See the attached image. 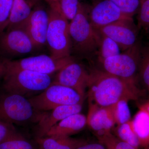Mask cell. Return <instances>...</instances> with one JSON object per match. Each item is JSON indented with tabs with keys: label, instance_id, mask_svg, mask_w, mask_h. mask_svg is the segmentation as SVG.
<instances>
[{
	"label": "cell",
	"instance_id": "1",
	"mask_svg": "<svg viewBox=\"0 0 149 149\" xmlns=\"http://www.w3.org/2000/svg\"><path fill=\"white\" fill-rule=\"evenodd\" d=\"M87 90L89 103L105 107L121 100H137L140 93L136 84L97 68L90 70Z\"/></svg>",
	"mask_w": 149,
	"mask_h": 149
},
{
	"label": "cell",
	"instance_id": "2",
	"mask_svg": "<svg viewBox=\"0 0 149 149\" xmlns=\"http://www.w3.org/2000/svg\"><path fill=\"white\" fill-rule=\"evenodd\" d=\"M89 8L80 3L77 14L69 23L71 54L92 60L96 57L100 41V34L91 24Z\"/></svg>",
	"mask_w": 149,
	"mask_h": 149
},
{
	"label": "cell",
	"instance_id": "3",
	"mask_svg": "<svg viewBox=\"0 0 149 149\" xmlns=\"http://www.w3.org/2000/svg\"><path fill=\"white\" fill-rule=\"evenodd\" d=\"M2 77V87L5 93L17 94L26 97L40 94L53 83L50 75L26 70L3 69Z\"/></svg>",
	"mask_w": 149,
	"mask_h": 149
},
{
	"label": "cell",
	"instance_id": "4",
	"mask_svg": "<svg viewBox=\"0 0 149 149\" xmlns=\"http://www.w3.org/2000/svg\"><path fill=\"white\" fill-rule=\"evenodd\" d=\"M50 4L47 43L51 56L56 59L70 56L71 45L68 20L62 13L58 2Z\"/></svg>",
	"mask_w": 149,
	"mask_h": 149
},
{
	"label": "cell",
	"instance_id": "5",
	"mask_svg": "<svg viewBox=\"0 0 149 149\" xmlns=\"http://www.w3.org/2000/svg\"><path fill=\"white\" fill-rule=\"evenodd\" d=\"M45 113L35 109L24 96L7 93L0 95V121L26 125L39 122Z\"/></svg>",
	"mask_w": 149,
	"mask_h": 149
},
{
	"label": "cell",
	"instance_id": "6",
	"mask_svg": "<svg viewBox=\"0 0 149 149\" xmlns=\"http://www.w3.org/2000/svg\"><path fill=\"white\" fill-rule=\"evenodd\" d=\"M84 97L72 88L52 84L42 93L28 99L36 110L45 112L61 106L82 104Z\"/></svg>",
	"mask_w": 149,
	"mask_h": 149
},
{
	"label": "cell",
	"instance_id": "7",
	"mask_svg": "<svg viewBox=\"0 0 149 149\" xmlns=\"http://www.w3.org/2000/svg\"><path fill=\"white\" fill-rule=\"evenodd\" d=\"M141 48L139 43L116 55L106 59L100 64L101 69L116 77L136 84L139 71Z\"/></svg>",
	"mask_w": 149,
	"mask_h": 149
},
{
	"label": "cell",
	"instance_id": "8",
	"mask_svg": "<svg viewBox=\"0 0 149 149\" xmlns=\"http://www.w3.org/2000/svg\"><path fill=\"white\" fill-rule=\"evenodd\" d=\"M74 61L72 56L56 59L47 55L29 57L17 60L5 59L3 61L4 69H23L50 75Z\"/></svg>",
	"mask_w": 149,
	"mask_h": 149
},
{
	"label": "cell",
	"instance_id": "9",
	"mask_svg": "<svg viewBox=\"0 0 149 149\" xmlns=\"http://www.w3.org/2000/svg\"><path fill=\"white\" fill-rule=\"evenodd\" d=\"M96 29L114 41L123 52L139 43V29L133 19L120 20Z\"/></svg>",
	"mask_w": 149,
	"mask_h": 149
},
{
	"label": "cell",
	"instance_id": "10",
	"mask_svg": "<svg viewBox=\"0 0 149 149\" xmlns=\"http://www.w3.org/2000/svg\"><path fill=\"white\" fill-rule=\"evenodd\" d=\"M37 47L26 31L22 28L0 33V53L8 56L24 55Z\"/></svg>",
	"mask_w": 149,
	"mask_h": 149
},
{
	"label": "cell",
	"instance_id": "11",
	"mask_svg": "<svg viewBox=\"0 0 149 149\" xmlns=\"http://www.w3.org/2000/svg\"><path fill=\"white\" fill-rule=\"evenodd\" d=\"M90 70L83 64L74 61L68 63L58 71L53 84L72 88L83 97L87 90Z\"/></svg>",
	"mask_w": 149,
	"mask_h": 149
},
{
	"label": "cell",
	"instance_id": "12",
	"mask_svg": "<svg viewBox=\"0 0 149 149\" xmlns=\"http://www.w3.org/2000/svg\"><path fill=\"white\" fill-rule=\"evenodd\" d=\"M89 17L91 24L96 29L120 20L133 19L123 13L109 0H97L89 8Z\"/></svg>",
	"mask_w": 149,
	"mask_h": 149
},
{
	"label": "cell",
	"instance_id": "13",
	"mask_svg": "<svg viewBox=\"0 0 149 149\" xmlns=\"http://www.w3.org/2000/svg\"><path fill=\"white\" fill-rule=\"evenodd\" d=\"M49 23V12L38 7L32 10L30 16L20 28L26 31L36 47H39L47 43Z\"/></svg>",
	"mask_w": 149,
	"mask_h": 149
},
{
	"label": "cell",
	"instance_id": "14",
	"mask_svg": "<svg viewBox=\"0 0 149 149\" xmlns=\"http://www.w3.org/2000/svg\"><path fill=\"white\" fill-rule=\"evenodd\" d=\"M89 104L87 125L95 133L96 136L111 132L116 123L110 107Z\"/></svg>",
	"mask_w": 149,
	"mask_h": 149
},
{
	"label": "cell",
	"instance_id": "15",
	"mask_svg": "<svg viewBox=\"0 0 149 149\" xmlns=\"http://www.w3.org/2000/svg\"><path fill=\"white\" fill-rule=\"evenodd\" d=\"M82 104L66 105L57 107L50 113H45L38 122L36 138L45 137L51 128L64 118L72 115L80 113Z\"/></svg>",
	"mask_w": 149,
	"mask_h": 149
},
{
	"label": "cell",
	"instance_id": "16",
	"mask_svg": "<svg viewBox=\"0 0 149 149\" xmlns=\"http://www.w3.org/2000/svg\"><path fill=\"white\" fill-rule=\"evenodd\" d=\"M87 125V117L80 113H76L64 118L54 125L46 136H70L80 132Z\"/></svg>",
	"mask_w": 149,
	"mask_h": 149
},
{
	"label": "cell",
	"instance_id": "17",
	"mask_svg": "<svg viewBox=\"0 0 149 149\" xmlns=\"http://www.w3.org/2000/svg\"><path fill=\"white\" fill-rule=\"evenodd\" d=\"M35 140L40 149H76L89 143L85 139L70 136H45L36 138Z\"/></svg>",
	"mask_w": 149,
	"mask_h": 149
},
{
	"label": "cell",
	"instance_id": "18",
	"mask_svg": "<svg viewBox=\"0 0 149 149\" xmlns=\"http://www.w3.org/2000/svg\"><path fill=\"white\" fill-rule=\"evenodd\" d=\"M131 120L140 148H146L149 145V113L141 106Z\"/></svg>",
	"mask_w": 149,
	"mask_h": 149
},
{
	"label": "cell",
	"instance_id": "19",
	"mask_svg": "<svg viewBox=\"0 0 149 149\" xmlns=\"http://www.w3.org/2000/svg\"><path fill=\"white\" fill-rule=\"evenodd\" d=\"M27 0H14L7 30L20 28L32 12Z\"/></svg>",
	"mask_w": 149,
	"mask_h": 149
},
{
	"label": "cell",
	"instance_id": "20",
	"mask_svg": "<svg viewBox=\"0 0 149 149\" xmlns=\"http://www.w3.org/2000/svg\"><path fill=\"white\" fill-rule=\"evenodd\" d=\"M0 149H40L36 141H31L17 132L0 143Z\"/></svg>",
	"mask_w": 149,
	"mask_h": 149
},
{
	"label": "cell",
	"instance_id": "21",
	"mask_svg": "<svg viewBox=\"0 0 149 149\" xmlns=\"http://www.w3.org/2000/svg\"><path fill=\"white\" fill-rule=\"evenodd\" d=\"M99 33L100 44L96 58L99 63H100L106 59L120 54L121 50L119 46L114 41L109 37Z\"/></svg>",
	"mask_w": 149,
	"mask_h": 149
},
{
	"label": "cell",
	"instance_id": "22",
	"mask_svg": "<svg viewBox=\"0 0 149 149\" xmlns=\"http://www.w3.org/2000/svg\"><path fill=\"white\" fill-rule=\"evenodd\" d=\"M115 132V136L120 141L127 143L136 149L140 148L139 140L133 129L132 120L118 125Z\"/></svg>",
	"mask_w": 149,
	"mask_h": 149
},
{
	"label": "cell",
	"instance_id": "23",
	"mask_svg": "<svg viewBox=\"0 0 149 149\" xmlns=\"http://www.w3.org/2000/svg\"><path fill=\"white\" fill-rule=\"evenodd\" d=\"M128 101L121 100L110 107L116 124L121 125L130 120V112Z\"/></svg>",
	"mask_w": 149,
	"mask_h": 149
},
{
	"label": "cell",
	"instance_id": "24",
	"mask_svg": "<svg viewBox=\"0 0 149 149\" xmlns=\"http://www.w3.org/2000/svg\"><path fill=\"white\" fill-rule=\"evenodd\" d=\"M96 137L99 142L103 144L106 149H136L127 143L120 141L111 132Z\"/></svg>",
	"mask_w": 149,
	"mask_h": 149
},
{
	"label": "cell",
	"instance_id": "25",
	"mask_svg": "<svg viewBox=\"0 0 149 149\" xmlns=\"http://www.w3.org/2000/svg\"><path fill=\"white\" fill-rule=\"evenodd\" d=\"M117 6L123 13L130 17L138 13L141 7V0H109Z\"/></svg>",
	"mask_w": 149,
	"mask_h": 149
},
{
	"label": "cell",
	"instance_id": "26",
	"mask_svg": "<svg viewBox=\"0 0 149 149\" xmlns=\"http://www.w3.org/2000/svg\"><path fill=\"white\" fill-rule=\"evenodd\" d=\"M139 71L142 82L149 89V47L141 49Z\"/></svg>",
	"mask_w": 149,
	"mask_h": 149
},
{
	"label": "cell",
	"instance_id": "27",
	"mask_svg": "<svg viewBox=\"0 0 149 149\" xmlns=\"http://www.w3.org/2000/svg\"><path fill=\"white\" fill-rule=\"evenodd\" d=\"M80 3L79 0H59V6L68 20L71 21L77 14Z\"/></svg>",
	"mask_w": 149,
	"mask_h": 149
},
{
	"label": "cell",
	"instance_id": "28",
	"mask_svg": "<svg viewBox=\"0 0 149 149\" xmlns=\"http://www.w3.org/2000/svg\"><path fill=\"white\" fill-rule=\"evenodd\" d=\"M138 17V28L149 34V0H143Z\"/></svg>",
	"mask_w": 149,
	"mask_h": 149
},
{
	"label": "cell",
	"instance_id": "29",
	"mask_svg": "<svg viewBox=\"0 0 149 149\" xmlns=\"http://www.w3.org/2000/svg\"><path fill=\"white\" fill-rule=\"evenodd\" d=\"M14 0H0V33L8 26Z\"/></svg>",
	"mask_w": 149,
	"mask_h": 149
},
{
	"label": "cell",
	"instance_id": "30",
	"mask_svg": "<svg viewBox=\"0 0 149 149\" xmlns=\"http://www.w3.org/2000/svg\"><path fill=\"white\" fill-rule=\"evenodd\" d=\"M17 132L13 124L0 121V143Z\"/></svg>",
	"mask_w": 149,
	"mask_h": 149
},
{
	"label": "cell",
	"instance_id": "31",
	"mask_svg": "<svg viewBox=\"0 0 149 149\" xmlns=\"http://www.w3.org/2000/svg\"><path fill=\"white\" fill-rule=\"evenodd\" d=\"M76 149H106L104 146L100 142L88 143L78 147Z\"/></svg>",
	"mask_w": 149,
	"mask_h": 149
},
{
	"label": "cell",
	"instance_id": "32",
	"mask_svg": "<svg viewBox=\"0 0 149 149\" xmlns=\"http://www.w3.org/2000/svg\"><path fill=\"white\" fill-rule=\"evenodd\" d=\"M3 61H0V79L2 77L3 73Z\"/></svg>",
	"mask_w": 149,
	"mask_h": 149
},
{
	"label": "cell",
	"instance_id": "33",
	"mask_svg": "<svg viewBox=\"0 0 149 149\" xmlns=\"http://www.w3.org/2000/svg\"><path fill=\"white\" fill-rule=\"evenodd\" d=\"M142 106L149 113V102L144 104Z\"/></svg>",
	"mask_w": 149,
	"mask_h": 149
},
{
	"label": "cell",
	"instance_id": "34",
	"mask_svg": "<svg viewBox=\"0 0 149 149\" xmlns=\"http://www.w3.org/2000/svg\"><path fill=\"white\" fill-rule=\"evenodd\" d=\"M46 1L48 2L49 3H52L58 2L59 0H46Z\"/></svg>",
	"mask_w": 149,
	"mask_h": 149
},
{
	"label": "cell",
	"instance_id": "35",
	"mask_svg": "<svg viewBox=\"0 0 149 149\" xmlns=\"http://www.w3.org/2000/svg\"><path fill=\"white\" fill-rule=\"evenodd\" d=\"M145 149H149V145H148V147H146V148H145Z\"/></svg>",
	"mask_w": 149,
	"mask_h": 149
},
{
	"label": "cell",
	"instance_id": "36",
	"mask_svg": "<svg viewBox=\"0 0 149 149\" xmlns=\"http://www.w3.org/2000/svg\"><path fill=\"white\" fill-rule=\"evenodd\" d=\"M141 1H143V0H141Z\"/></svg>",
	"mask_w": 149,
	"mask_h": 149
},
{
	"label": "cell",
	"instance_id": "37",
	"mask_svg": "<svg viewBox=\"0 0 149 149\" xmlns=\"http://www.w3.org/2000/svg\"><path fill=\"white\" fill-rule=\"evenodd\" d=\"M95 1H96V0H95Z\"/></svg>",
	"mask_w": 149,
	"mask_h": 149
}]
</instances>
